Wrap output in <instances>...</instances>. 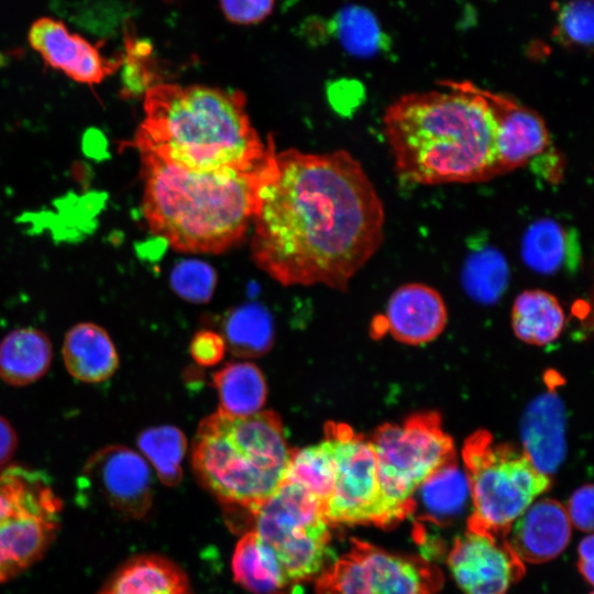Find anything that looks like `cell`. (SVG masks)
I'll use <instances>...</instances> for the list:
<instances>
[{
	"label": "cell",
	"instance_id": "obj_17",
	"mask_svg": "<svg viewBox=\"0 0 594 594\" xmlns=\"http://www.w3.org/2000/svg\"><path fill=\"white\" fill-rule=\"evenodd\" d=\"M565 507L551 498L534 502L512 525L506 540L521 562L542 563L558 557L571 538Z\"/></svg>",
	"mask_w": 594,
	"mask_h": 594
},
{
	"label": "cell",
	"instance_id": "obj_8",
	"mask_svg": "<svg viewBox=\"0 0 594 594\" xmlns=\"http://www.w3.org/2000/svg\"><path fill=\"white\" fill-rule=\"evenodd\" d=\"M254 531L298 586L319 575L330 558L329 521L321 503L297 483L283 481L254 513Z\"/></svg>",
	"mask_w": 594,
	"mask_h": 594
},
{
	"label": "cell",
	"instance_id": "obj_34",
	"mask_svg": "<svg viewBox=\"0 0 594 594\" xmlns=\"http://www.w3.org/2000/svg\"><path fill=\"white\" fill-rule=\"evenodd\" d=\"M226 351L223 338L211 330L197 332L189 345V352L196 363L212 366L219 363Z\"/></svg>",
	"mask_w": 594,
	"mask_h": 594
},
{
	"label": "cell",
	"instance_id": "obj_21",
	"mask_svg": "<svg viewBox=\"0 0 594 594\" xmlns=\"http://www.w3.org/2000/svg\"><path fill=\"white\" fill-rule=\"evenodd\" d=\"M232 571L237 582L252 594H295L272 549L252 529L235 546Z\"/></svg>",
	"mask_w": 594,
	"mask_h": 594
},
{
	"label": "cell",
	"instance_id": "obj_16",
	"mask_svg": "<svg viewBox=\"0 0 594 594\" xmlns=\"http://www.w3.org/2000/svg\"><path fill=\"white\" fill-rule=\"evenodd\" d=\"M448 311L441 295L421 283L398 287L389 297L385 322L392 337L419 345L435 340L444 329Z\"/></svg>",
	"mask_w": 594,
	"mask_h": 594
},
{
	"label": "cell",
	"instance_id": "obj_22",
	"mask_svg": "<svg viewBox=\"0 0 594 594\" xmlns=\"http://www.w3.org/2000/svg\"><path fill=\"white\" fill-rule=\"evenodd\" d=\"M52 359L46 333L34 328L13 330L0 342V378L12 386L29 385L45 375Z\"/></svg>",
	"mask_w": 594,
	"mask_h": 594
},
{
	"label": "cell",
	"instance_id": "obj_27",
	"mask_svg": "<svg viewBox=\"0 0 594 594\" xmlns=\"http://www.w3.org/2000/svg\"><path fill=\"white\" fill-rule=\"evenodd\" d=\"M336 479V464L329 440L315 446L292 449L283 481L297 483L324 506L330 499Z\"/></svg>",
	"mask_w": 594,
	"mask_h": 594
},
{
	"label": "cell",
	"instance_id": "obj_23",
	"mask_svg": "<svg viewBox=\"0 0 594 594\" xmlns=\"http://www.w3.org/2000/svg\"><path fill=\"white\" fill-rule=\"evenodd\" d=\"M99 594H193L187 576L176 564L157 556L128 561Z\"/></svg>",
	"mask_w": 594,
	"mask_h": 594
},
{
	"label": "cell",
	"instance_id": "obj_6",
	"mask_svg": "<svg viewBox=\"0 0 594 594\" xmlns=\"http://www.w3.org/2000/svg\"><path fill=\"white\" fill-rule=\"evenodd\" d=\"M462 457L473 504L468 528L506 538L514 521L549 487L548 474L526 451L495 443L484 430L466 439Z\"/></svg>",
	"mask_w": 594,
	"mask_h": 594
},
{
	"label": "cell",
	"instance_id": "obj_13",
	"mask_svg": "<svg viewBox=\"0 0 594 594\" xmlns=\"http://www.w3.org/2000/svg\"><path fill=\"white\" fill-rule=\"evenodd\" d=\"M448 564L464 594H505L525 572L506 538L469 528L455 540Z\"/></svg>",
	"mask_w": 594,
	"mask_h": 594
},
{
	"label": "cell",
	"instance_id": "obj_33",
	"mask_svg": "<svg viewBox=\"0 0 594 594\" xmlns=\"http://www.w3.org/2000/svg\"><path fill=\"white\" fill-rule=\"evenodd\" d=\"M274 4L275 0H220L226 19L241 25L262 22L272 13Z\"/></svg>",
	"mask_w": 594,
	"mask_h": 594
},
{
	"label": "cell",
	"instance_id": "obj_1",
	"mask_svg": "<svg viewBox=\"0 0 594 594\" xmlns=\"http://www.w3.org/2000/svg\"><path fill=\"white\" fill-rule=\"evenodd\" d=\"M251 256L284 286L349 282L384 240V205L348 151L276 152L252 217Z\"/></svg>",
	"mask_w": 594,
	"mask_h": 594
},
{
	"label": "cell",
	"instance_id": "obj_12",
	"mask_svg": "<svg viewBox=\"0 0 594 594\" xmlns=\"http://www.w3.org/2000/svg\"><path fill=\"white\" fill-rule=\"evenodd\" d=\"M82 482L109 507L129 518H141L152 504V474L134 450L111 444L96 451L82 469Z\"/></svg>",
	"mask_w": 594,
	"mask_h": 594
},
{
	"label": "cell",
	"instance_id": "obj_9",
	"mask_svg": "<svg viewBox=\"0 0 594 594\" xmlns=\"http://www.w3.org/2000/svg\"><path fill=\"white\" fill-rule=\"evenodd\" d=\"M62 509L46 479L20 465L0 470V582L36 562L53 541Z\"/></svg>",
	"mask_w": 594,
	"mask_h": 594
},
{
	"label": "cell",
	"instance_id": "obj_31",
	"mask_svg": "<svg viewBox=\"0 0 594 594\" xmlns=\"http://www.w3.org/2000/svg\"><path fill=\"white\" fill-rule=\"evenodd\" d=\"M593 0H569L559 7L552 37L565 48L593 46Z\"/></svg>",
	"mask_w": 594,
	"mask_h": 594
},
{
	"label": "cell",
	"instance_id": "obj_4",
	"mask_svg": "<svg viewBox=\"0 0 594 594\" xmlns=\"http://www.w3.org/2000/svg\"><path fill=\"white\" fill-rule=\"evenodd\" d=\"M276 151L251 170H193L140 152L151 231L179 252L223 253L245 237Z\"/></svg>",
	"mask_w": 594,
	"mask_h": 594
},
{
	"label": "cell",
	"instance_id": "obj_5",
	"mask_svg": "<svg viewBox=\"0 0 594 594\" xmlns=\"http://www.w3.org/2000/svg\"><path fill=\"white\" fill-rule=\"evenodd\" d=\"M290 452L275 411L237 417L218 409L200 421L191 461L221 503L253 515L283 482Z\"/></svg>",
	"mask_w": 594,
	"mask_h": 594
},
{
	"label": "cell",
	"instance_id": "obj_20",
	"mask_svg": "<svg viewBox=\"0 0 594 594\" xmlns=\"http://www.w3.org/2000/svg\"><path fill=\"white\" fill-rule=\"evenodd\" d=\"M520 251L524 263L543 275L562 270L575 272L581 262L576 231L549 218L539 219L527 228Z\"/></svg>",
	"mask_w": 594,
	"mask_h": 594
},
{
	"label": "cell",
	"instance_id": "obj_24",
	"mask_svg": "<svg viewBox=\"0 0 594 594\" xmlns=\"http://www.w3.org/2000/svg\"><path fill=\"white\" fill-rule=\"evenodd\" d=\"M565 322L559 300L542 289H527L515 299L512 308V327L515 336L525 343L542 346L561 334Z\"/></svg>",
	"mask_w": 594,
	"mask_h": 594
},
{
	"label": "cell",
	"instance_id": "obj_25",
	"mask_svg": "<svg viewBox=\"0 0 594 594\" xmlns=\"http://www.w3.org/2000/svg\"><path fill=\"white\" fill-rule=\"evenodd\" d=\"M220 400L219 410L243 417L258 413L266 402L263 373L253 363L231 362L212 375Z\"/></svg>",
	"mask_w": 594,
	"mask_h": 594
},
{
	"label": "cell",
	"instance_id": "obj_26",
	"mask_svg": "<svg viewBox=\"0 0 594 594\" xmlns=\"http://www.w3.org/2000/svg\"><path fill=\"white\" fill-rule=\"evenodd\" d=\"M222 334L226 348L232 354L242 358L261 356L273 345V319L260 304L239 306L226 315Z\"/></svg>",
	"mask_w": 594,
	"mask_h": 594
},
{
	"label": "cell",
	"instance_id": "obj_30",
	"mask_svg": "<svg viewBox=\"0 0 594 594\" xmlns=\"http://www.w3.org/2000/svg\"><path fill=\"white\" fill-rule=\"evenodd\" d=\"M420 488L426 507L436 516L455 514L470 492L466 475H462L455 463L433 474Z\"/></svg>",
	"mask_w": 594,
	"mask_h": 594
},
{
	"label": "cell",
	"instance_id": "obj_7",
	"mask_svg": "<svg viewBox=\"0 0 594 594\" xmlns=\"http://www.w3.org/2000/svg\"><path fill=\"white\" fill-rule=\"evenodd\" d=\"M370 441L382 493L397 522L413 513L416 491L455 463L452 438L435 411L415 414L403 424H384Z\"/></svg>",
	"mask_w": 594,
	"mask_h": 594
},
{
	"label": "cell",
	"instance_id": "obj_2",
	"mask_svg": "<svg viewBox=\"0 0 594 594\" xmlns=\"http://www.w3.org/2000/svg\"><path fill=\"white\" fill-rule=\"evenodd\" d=\"M440 90L408 92L383 116L397 176L417 185L497 177V124L480 86L446 79Z\"/></svg>",
	"mask_w": 594,
	"mask_h": 594
},
{
	"label": "cell",
	"instance_id": "obj_36",
	"mask_svg": "<svg viewBox=\"0 0 594 594\" xmlns=\"http://www.w3.org/2000/svg\"><path fill=\"white\" fill-rule=\"evenodd\" d=\"M18 447V436L12 425L0 416V469L13 457Z\"/></svg>",
	"mask_w": 594,
	"mask_h": 594
},
{
	"label": "cell",
	"instance_id": "obj_29",
	"mask_svg": "<svg viewBox=\"0 0 594 594\" xmlns=\"http://www.w3.org/2000/svg\"><path fill=\"white\" fill-rule=\"evenodd\" d=\"M463 285L481 302H494L508 283V265L503 254L491 245L474 250L466 258Z\"/></svg>",
	"mask_w": 594,
	"mask_h": 594
},
{
	"label": "cell",
	"instance_id": "obj_11",
	"mask_svg": "<svg viewBox=\"0 0 594 594\" xmlns=\"http://www.w3.org/2000/svg\"><path fill=\"white\" fill-rule=\"evenodd\" d=\"M324 438L331 444L336 464L333 492L324 506L329 524H396L380 486L370 439L336 422L324 426Z\"/></svg>",
	"mask_w": 594,
	"mask_h": 594
},
{
	"label": "cell",
	"instance_id": "obj_10",
	"mask_svg": "<svg viewBox=\"0 0 594 594\" xmlns=\"http://www.w3.org/2000/svg\"><path fill=\"white\" fill-rule=\"evenodd\" d=\"M351 541L350 550L318 575L316 594H436L440 588V572L429 562Z\"/></svg>",
	"mask_w": 594,
	"mask_h": 594
},
{
	"label": "cell",
	"instance_id": "obj_38",
	"mask_svg": "<svg viewBox=\"0 0 594 594\" xmlns=\"http://www.w3.org/2000/svg\"><path fill=\"white\" fill-rule=\"evenodd\" d=\"M592 594V593H591Z\"/></svg>",
	"mask_w": 594,
	"mask_h": 594
},
{
	"label": "cell",
	"instance_id": "obj_35",
	"mask_svg": "<svg viewBox=\"0 0 594 594\" xmlns=\"http://www.w3.org/2000/svg\"><path fill=\"white\" fill-rule=\"evenodd\" d=\"M571 525L582 531L592 532L593 529V486L583 485L570 497L565 507Z\"/></svg>",
	"mask_w": 594,
	"mask_h": 594
},
{
	"label": "cell",
	"instance_id": "obj_14",
	"mask_svg": "<svg viewBox=\"0 0 594 594\" xmlns=\"http://www.w3.org/2000/svg\"><path fill=\"white\" fill-rule=\"evenodd\" d=\"M497 124V175L527 166L550 150L551 138L542 117L513 96L480 87Z\"/></svg>",
	"mask_w": 594,
	"mask_h": 594
},
{
	"label": "cell",
	"instance_id": "obj_37",
	"mask_svg": "<svg viewBox=\"0 0 594 594\" xmlns=\"http://www.w3.org/2000/svg\"><path fill=\"white\" fill-rule=\"evenodd\" d=\"M579 569L590 584L593 583V536L583 538L579 544Z\"/></svg>",
	"mask_w": 594,
	"mask_h": 594
},
{
	"label": "cell",
	"instance_id": "obj_18",
	"mask_svg": "<svg viewBox=\"0 0 594 594\" xmlns=\"http://www.w3.org/2000/svg\"><path fill=\"white\" fill-rule=\"evenodd\" d=\"M311 42L333 37L350 55L372 57L391 48V38L376 15L360 4L339 9L330 19L311 18L305 23Z\"/></svg>",
	"mask_w": 594,
	"mask_h": 594
},
{
	"label": "cell",
	"instance_id": "obj_32",
	"mask_svg": "<svg viewBox=\"0 0 594 594\" xmlns=\"http://www.w3.org/2000/svg\"><path fill=\"white\" fill-rule=\"evenodd\" d=\"M169 280L173 290L183 299L193 304H206L213 295L217 273L206 262L183 260L173 267Z\"/></svg>",
	"mask_w": 594,
	"mask_h": 594
},
{
	"label": "cell",
	"instance_id": "obj_19",
	"mask_svg": "<svg viewBox=\"0 0 594 594\" xmlns=\"http://www.w3.org/2000/svg\"><path fill=\"white\" fill-rule=\"evenodd\" d=\"M68 373L84 383H101L119 367V355L108 332L94 322H80L65 336L62 348Z\"/></svg>",
	"mask_w": 594,
	"mask_h": 594
},
{
	"label": "cell",
	"instance_id": "obj_15",
	"mask_svg": "<svg viewBox=\"0 0 594 594\" xmlns=\"http://www.w3.org/2000/svg\"><path fill=\"white\" fill-rule=\"evenodd\" d=\"M28 38L47 65L78 82L98 84L119 65L105 58L97 47L70 33L62 21L53 18L34 21Z\"/></svg>",
	"mask_w": 594,
	"mask_h": 594
},
{
	"label": "cell",
	"instance_id": "obj_28",
	"mask_svg": "<svg viewBox=\"0 0 594 594\" xmlns=\"http://www.w3.org/2000/svg\"><path fill=\"white\" fill-rule=\"evenodd\" d=\"M138 447L153 464L165 485L174 486L179 483L187 442L178 428L174 426L147 428L139 435Z\"/></svg>",
	"mask_w": 594,
	"mask_h": 594
},
{
	"label": "cell",
	"instance_id": "obj_3",
	"mask_svg": "<svg viewBox=\"0 0 594 594\" xmlns=\"http://www.w3.org/2000/svg\"><path fill=\"white\" fill-rule=\"evenodd\" d=\"M144 120L135 145L193 170H251L274 152L263 141L238 90L202 85L156 84L145 92Z\"/></svg>",
	"mask_w": 594,
	"mask_h": 594
}]
</instances>
